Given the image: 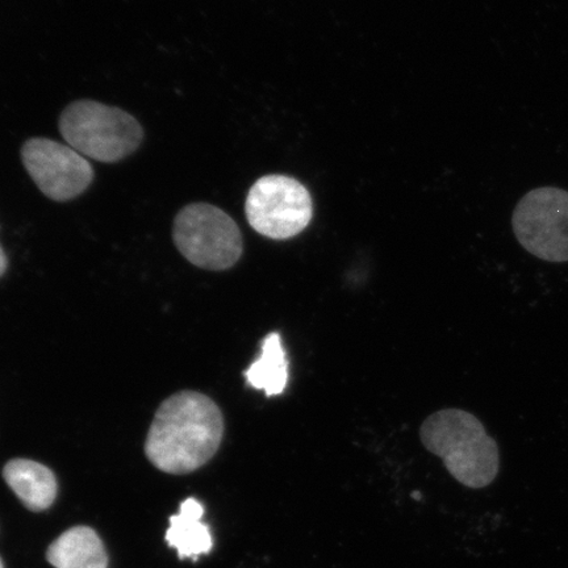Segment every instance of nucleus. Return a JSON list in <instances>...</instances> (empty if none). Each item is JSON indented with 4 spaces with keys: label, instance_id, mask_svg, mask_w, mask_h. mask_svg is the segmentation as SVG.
Masks as SVG:
<instances>
[{
    "label": "nucleus",
    "instance_id": "f257e3e1",
    "mask_svg": "<svg viewBox=\"0 0 568 568\" xmlns=\"http://www.w3.org/2000/svg\"><path fill=\"white\" fill-rule=\"evenodd\" d=\"M223 436L224 418L217 404L195 390H183L161 404L145 454L163 473L189 474L215 456Z\"/></svg>",
    "mask_w": 568,
    "mask_h": 568
},
{
    "label": "nucleus",
    "instance_id": "f03ea898",
    "mask_svg": "<svg viewBox=\"0 0 568 568\" xmlns=\"http://www.w3.org/2000/svg\"><path fill=\"white\" fill-rule=\"evenodd\" d=\"M420 438L425 449L442 458L460 485L487 487L499 473V447L478 418L466 410L436 412L423 423Z\"/></svg>",
    "mask_w": 568,
    "mask_h": 568
},
{
    "label": "nucleus",
    "instance_id": "7ed1b4c3",
    "mask_svg": "<svg viewBox=\"0 0 568 568\" xmlns=\"http://www.w3.org/2000/svg\"><path fill=\"white\" fill-rule=\"evenodd\" d=\"M60 132L83 158L104 163L124 160L144 139V131L130 113L95 101L68 105L60 119Z\"/></svg>",
    "mask_w": 568,
    "mask_h": 568
},
{
    "label": "nucleus",
    "instance_id": "20e7f679",
    "mask_svg": "<svg viewBox=\"0 0 568 568\" xmlns=\"http://www.w3.org/2000/svg\"><path fill=\"white\" fill-rule=\"evenodd\" d=\"M173 237L184 258L213 272L236 265L244 252L237 223L209 203H193L181 210L175 217Z\"/></svg>",
    "mask_w": 568,
    "mask_h": 568
},
{
    "label": "nucleus",
    "instance_id": "39448f33",
    "mask_svg": "<svg viewBox=\"0 0 568 568\" xmlns=\"http://www.w3.org/2000/svg\"><path fill=\"white\" fill-rule=\"evenodd\" d=\"M245 213L248 224L262 236L288 240L307 229L314 216V202L300 181L273 174L253 184Z\"/></svg>",
    "mask_w": 568,
    "mask_h": 568
},
{
    "label": "nucleus",
    "instance_id": "423d86ee",
    "mask_svg": "<svg viewBox=\"0 0 568 568\" xmlns=\"http://www.w3.org/2000/svg\"><path fill=\"white\" fill-rule=\"evenodd\" d=\"M513 225L518 243L549 262L568 261V193L562 189L531 190L516 205Z\"/></svg>",
    "mask_w": 568,
    "mask_h": 568
},
{
    "label": "nucleus",
    "instance_id": "0eeeda50",
    "mask_svg": "<svg viewBox=\"0 0 568 568\" xmlns=\"http://www.w3.org/2000/svg\"><path fill=\"white\" fill-rule=\"evenodd\" d=\"M21 160L36 186L55 202L80 196L94 180V170L87 158L53 140H28L21 149Z\"/></svg>",
    "mask_w": 568,
    "mask_h": 568
},
{
    "label": "nucleus",
    "instance_id": "6e6552de",
    "mask_svg": "<svg viewBox=\"0 0 568 568\" xmlns=\"http://www.w3.org/2000/svg\"><path fill=\"white\" fill-rule=\"evenodd\" d=\"M3 478L24 506L41 513L52 506L57 496L54 474L30 459H12L3 468Z\"/></svg>",
    "mask_w": 568,
    "mask_h": 568
},
{
    "label": "nucleus",
    "instance_id": "1a4fd4ad",
    "mask_svg": "<svg viewBox=\"0 0 568 568\" xmlns=\"http://www.w3.org/2000/svg\"><path fill=\"white\" fill-rule=\"evenodd\" d=\"M204 508L193 497L181 504L180 513L170 517L166 542L181 559H193L209 554L213 539L207 524L202 521Z\"/></svg>",
    "mask_w": 568,
    "mask_h": 568
},
{
    "label": "nucleus",
    "instance_id": "9d476101",
    "mask_svg": "<svg viewBox=\"0 0 568 568\" xmlns=\"http://www.w3.org/2000/svg\"><path fill=\"white\" fill-rule=\"evenodd\" d=\"M48 562L55 568H106L109 558L95 530L75 527L49 546Z\"/></svg>",
    "mask_w": 568,
    "mask_h": 568
},
{
    "label": "nucleus",
    "instance_id": "9b49d317",
    "mask_svg": "<svg viewBox=\"0 0 568 568\" xmlns=\"http://www.w3.org/2000/svg\"><path fill=\"white\" fill-rule=\"evenodd\" d=\"M247 385L264 390L267 397L281 395L288 382V362L278 333L262 341L261 355L245 372Z\"/></svg>",
    "mask_w": 568,
    "mask_h": 568
},
{
    "label": "nucleus",
    "instance_id": "f8f14e48",
    "mask_svg": "<svg viewBox=\"0 0 568 568\" xmlns=\"http://www.w3.org/2000/svg\"><path fill=\"white\" fill-rule=\"evenodd\" d=\"M7 268V257L3 252V248L0 247V276H2Z\"/></svg>",
    "mask_w": 568,
    "mask_h": 568
},
{
    "label": "nucleus",
    "instance_id": "ddd939ff",
    "mask_svg": "<svg viewBox=\"0 0 568 568\" xmlns=\"http://www.w3.org/2000/svg\"><path fill=\"white\" fill-rule=\"evenodd\" d=\"M0 568H3L2 559H0Z\"/></svg>",
    "mask_w": 568,
    "mask_h": 568
}]
</instances>
